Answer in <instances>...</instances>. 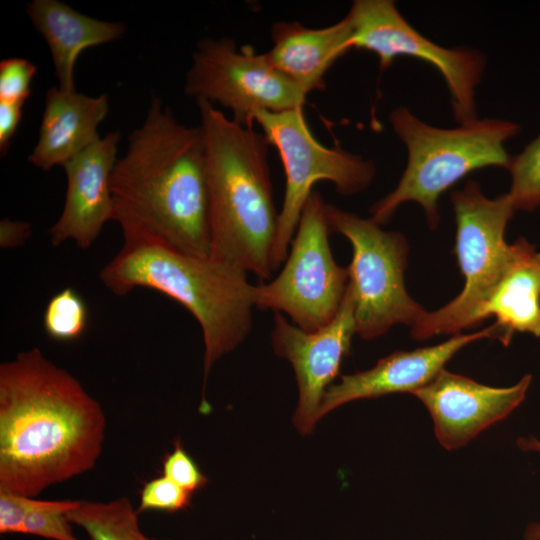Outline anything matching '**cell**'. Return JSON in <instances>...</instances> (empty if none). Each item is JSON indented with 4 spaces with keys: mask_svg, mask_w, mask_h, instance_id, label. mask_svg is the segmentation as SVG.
I'll return each instance as SVG.
<instances>
[{
    "mask_svg": "<svg viewBox=\"0 0 540 540\" xmlns=\"http://www.w3.org/2000/svg\"><path fill=\"white\" fill-rule=\"evenodd\" d=\"M105 429L100 403L38 347L0 365V491L35 497L91 470Z\"/></svg>",
    "mask_w": 540,
    "mask_h": 540,
    "instance_id": "cell-1",
    "label": "cell"
},
{
    "mask_svg": "<svg viewBox=\"0 0 540 540\" xmlns=\"http://www.w3.org/2000/svg\"><path fill=\"white\" fill-rule=\"evenodd\" d=\"M114 221L187 254L210 257L209 197L200 126L178 122L152 97L111 176Z\"/></svg>",
    "mask_w": 540,
    "mask_h": 540,
    "instance_id": "cell-2",
    "label": "cell"
},
{
    "mask_svg": "<svg viewBox=\"0 0 540 540\" xmlns=\"http://www.w3.org/2000/svg\"><path fill=\"white\" fill-rule=\"evenodd\" d=\"M205 148L210 258L261 281L271 278L278 216L269 142L253 125L196 101Z\"/></svg>",
    "mask_w": 540,
    "mask_h": 540,
    "instance_id": "cell-3",
    "label": "cell"
},
{
    "mask_svg": "<svg viewBox=\"0 0 540 540\" xmlns=\"http://www.w3.org/2000/svg\"><path fill=\"white\" fill-rule=\"evenodd\" d=\"M123 245L100 272L116 295L137 287L156 290L188 310L204 342V386L218 359L238 347L252 329L254 288L247 273L179 251L164 243L123 234Z\"/></svg>",
    "mask_w": 540,
    "mask_h": 540,
    "instance_id": "cell-4",
    "label": "cell"
},
{
    "mask_svg": "<svg viewBox=\"0 0 540 540\" xmlns=\"http://www.w3.org/2000/svg\"><path fill=\"white\" fill-rule=\"evenodd\" d=\"M389 121L406 147L407 164L395 189L372 206L371 218L383 225L401 204L414 201L423 208L432 229L439 223L440 195L474 170L507 168L511 157L505 143L520 130L517 123L496 118L438 128L406 107L395 108Z\"/></svg>",
    "mask_w": 540,
    "mask_h": 540,
    "instance_id": "cell-5",
    "label": "cell"
},
{
    "mask_svg": "<svg viewBox=\"0 0 540 540\" xmlns=\"http://www.w3.org/2000/svg\"><path fill=\"white\" fill-rule=\"evenodd\" d=\"M456 220V255L464 277L462 292L444 307L427 312L412 326L422 340L438 334H459L479 324V312L507 265L510 245L506 226L515 208L506 193L487 198L475 181L452 193Z\"/></svg>",
    "mask_w": 540,
    "mask_h": 540,
    "instance_id": "cell-6",
    "label": "cell"
},
{
    "mask_svg": "<svg viewBox=\"0 0 540 540\" xmlns=\"http://www.w3.org/2000/svg\"><path fill=\"white\" fill-rule=\"evenodd\" d=\"M271 146L280 156L285 174V192L278 216L273 250L274 271L284 263L296 232L302 210L320 181L332 183L341 195L365 190L373 181L376 168L371 160L340 147H326L313 135L303 107L254 115Z\"/></svg>",
    "mask_w": 540,
    "mask_h": 540,
    "instance_id": "cell-7",
    "label": "cell"
},
{
    "mask_svg": "<svg viewBox=\"0 0 540 540\" xmlns=\"http://www.w3.org/2000/svg\"><path fill=\"white\" fill-rule=\"evenodd\" d=\"M331 232L352 246L349 286L354 297L356 334L365 340L385 334L396 324L413 326L425 313L406 291L404 271L408 244L399 232L380 228L372 218L326 203Z\"/></svg>",
    "mask_w": 540,
    "mask_h": 540,
    "instance_id": "cell-8",
    "label": "cell"
},
{
    "mask_svg": "<svg viewBox=\"0 0 540 540\" xmlns=\"http://www.w3.org/2000/svg\"><path fill=\"white\" fill-rule=\"evenodd\" d=\"M326 203L313 191L307 200L279 274L254 288V306L286 314L306 332L328 325L338 313L349 283L329 243Z\"/></svg>",
    "mask_w": 540,
    "mask_h": 540,
    "instance_id": "cell-9",
    "label": "cell"
},
{
    "mask_svg": "<svg viewBox=\"0 0 540 540\" xmlns=\"http://www.w3.org/2000/svg\"><path fill=\"white\" fill-rule=\"evenodd\" d=\"M184 92L196 101L229 109L232 119L242 125H252L258 112L303 107L307 97L269 63L265 53L250 46L238 48L229 37L198 42Z\"/></svg>",
    "mask_w": 540,
    "mask_h": 540,
    "instance_id": "cell-10",
    "label": "cell"
},
{
    "mask_svg": "<svg viewBox=\"0 0 540 540\" xmlns=\"http://www.w3.org/2000/svg\"><path fill=\"white\" fill-rule=\"evenodd\" d=\"M346 16L352 26V49L375 53L381 71L404 55L431 64L446 82L455 120L463 125L477 119L475 89L484 70L480 53L429 40L408 23L392 0H355Z\"/></svg>",
    "mask_w": 540,
    "mask_h": 540,
    "instance_id": "cell-11",
    "label": "cell"
},
{
    "mask_svg": "<svg viewBox=\"0 0 540 540\" xmlns=\"http://www.w3.org/2000/svg\"><path fill=\"white\" fill-rule=\"evenodd\" d=\"M354 297L347 286L341 307L325 327L306 332L281 313L274 314L271 340L274 352L288 360L295 373L299 398L293 423L310 434L318 422L323 397L339 373L356 334Z\"/></svg>",
    "mask_w": 540,
    "mask_h": 540,
    "instance_id": "cell-12",
    "label": "cell"
},
{
    "mask_svg": "<svg viewBox=\"0 0 540 540\" xmlns=\"http://www.w3.org/2000/svg\"><path fill=\"white\" fill-rule=\"evenodd\" d=\"M530 383L531 375H525L513 386L491 387L442 369L411 394L428 409L439 443L453 450L506 418L525 399Z\"/></svg>",
    "mask_w": 540,
    "mask_h": 540,
    "instance_id": "cell-13",
    "label": "cell"
},
{
    "mask_svg": "<svg viewBox=\"0 0 540 540\" xmlns=\"http://www.w3.org/2000/svg\"><path fill=\"white\" fill-rule=\"evenodd\" d=\"M120 139L119 131H111L62 166L67 187L63 210L48 230L53 246L73 241L87 249L114 220L111 176Z\"/></svg>",
    "mask_w": 540,
    "mask_h": 540,
    "instance_id": "cell-14",
    "label": "cell"
},
{
    "mask_svg": "<svg viewBox=\"0 0 540 540\" xmlns=\"http://www.w3.org/2000/svg\"><path fill=\"white\" fill-rule=\"evenodd\" d=\"M482 338H499L493 324L472 334H455L449 340L412 351H396L372 368L343 375L326 391L319 418L348 402L413 391L425 386L444 369V365L463 347Z\"/></svg>",
    "mask_w": 540,
    "mask_h": 540,
    "instance_id": "cell-15",
    "label": "cell"
},
{
    "mask_svg": "<svg viewBox=\"0 0 540 540\" xmlns=\"http://www.w3.org/2000/svg\"><path fill=\"white\" fill-rule=\"evenodd\" d=\"M269 63L306 95L326 88L325 75L337 59L352 49L347 16L338 22L309 28L298 21H278L270 29Z\"/></svg>",
    "mask_w": 540,
    "mask_h": 540,
    "instance_id": "cell-16",
    "label": "cell"
},
{
    "mask_svg": "<svg viewBox=\"0 0 540 540\" xmlns=\"http://www.w3.org/2000/svg\"><path fill=\"white\" fill-rule=\"evenodd\" d=\"M108 112L107 94L94 97L58 86L49 88L39 138L28 161L43 171L63 166L100 138L97 130Z\"/></svg>",
    "mask_w": 540,
    "mask_h": 540,
    "instance_id": "cell-17",
    "label": "cell"
},
{
    "mask_svg": "<svg viewBox=\"0 0 540 540\" xmlns=\"http://www.w3.org/2000/svg\"><path fill=\"white\" fill-rule=\"evenodd\" d=\"M25 12L49 47L58 87L64 91L76 90L75 66L85 49L118 40L126 31L121 22L87 16L58 0H32Z\"/></svg>",
    "mask_w": 540,
    "mask_h": 540,
    "instance_id": "cell-18",
    "label": "cell"
},
{
    "mask_svg": "<svg viewBox=\"0 0 540 540\" xmlns=\"http://www.w3.org/2000/svg\"><path fill=\"white\" fill-rule=\"evenodd\" d=\"M495 316L499 341L515 332L540 337V252L520 237L510 245L507 265L479 312V322Z\"/></svg>",
    "mask_w": 540,
    "mask_h": 540,
    "instance_id": "cell-19",
    "label": "cell"
},
{
    "mask_svg": "<svg viewBox=\"0 0 540 540\" xmlns=\"http://www.w3.org/2000/svg\"><path fill=\"white\" fill-rule=\"evenodd\" d=\"M137 514L128 497H119L109 502L79 500L66 517L91 540H148L140 530Z\"/></svg>",
    "mask_w": 540,
    "mask_h": 540,
    "instance_id": "cell-20",
    "label": "cell"
},
{
    "mask_svg": "<svg viewBox=\"0 0 540 540\" xmlns=\"http://www.w3.org/2000/svg\"><path fill=\"white\" fill-rule=\"evenodd\" d=\"M87 325L86 302L73 288L60 290L48 301L43 314V327L50 339L58 342L77 340Z\"/></svg>",
    "mask_w": 540,
    "mask_h": 540,
    "instance_id": "cell-21",
    "label": "cell"
},
{
    "mask_svg": "<svg viewBox=\"0 0 540 540\" xmlns=\"http://www.w3.org/2000/svg\"><path fill=\"white\" fill-rule=\"evenodd\" d=\"M507 169L511 175L507 194L515 210L540 207V134L522 152L511 157Z\"/></svg>",
    "mask_w": 540,
    "mask_h": 540,
    "instance_id": "cell-22",
    "label": "cell"
},
{
    "mask_svg": "<svg viewBox=\"0 0 540 540\" xmlns=\"http://www.w3.org/2000/svg\"><path fill=\"white\" fill-rule=\"evenodd\" d=\"M79 500H47L31 511L23 524L22 534L36 535L52 540H81L72 531L66 512L78 505Z\"/></svg>",
    "mask_w": 540,
    "mask_h": 540,
    "instance_id": "cell-23",
    "label": "cell"
},
{
    "mask_svg": "<svg viewBox=\"0 0 540 540\" xmlns=\"http://www.w3.org/2000/svg\"><path fill=\"white\" fill-rule=\"evenodd\" d=\"M191 495L167 477H157L143 486L137 512L146 510L177 512L189 506Z\"/></svg>",
    "mask_w": 540,
    "mask_h": 540,
    "instance_id": "cell-24",
    "label": "cell"
},
{
    "mask_svg": "<svg viewBox=\"0 0 540 540\" xmlns=\"http://www.w3.org/2000/svg\"><path fill=\"white\" fill-rule=\"evenodd\" d=\"M37 67L24 58H7L0 62V102H23L31 93V81Z\"/></svg>",
    "mask_w": 540,
    "mask_h": 540,
    "instance_id": "cell-25",
    "label": "cell"
},
{
    "mask_svg": "<svg viewBox=\"0 0 540 540\" xmlns=\"http://www.w3.org/2000/svg\"><path fill=\"white\" fill-rule=\"evenodd\" d=\"M162 466L163 476L190 494L203 488L208 482L207 477L185 451L179 440L175 442L173 451L163 459Z\"/></svg>",
    "mask_w": 540,
    "mask_h": 540,
    "instance_id": "cell-26",
    "label": "cell"
},
{
    "mask_svg": "<svg viewBox=\"0 0 540 540\" xmlns=\"http://www.w3.org/2000/svg\"><path fill=\"white\" fill-rule=\"evenodd\" d=\"M47 500L0 491V533H21L27 515Z\"/></svg>",
    "mask_w": 540,
    "mask_h": 540,
    "instance_id": "cell-27",
    "label": "cell"
},
{
    "mask_svg": "<svg viewBox=\"0 0 540 540\" xmlns=\"http://www.w3.org/2000/svg\"><path fill=\"white\" fill-rule=\"evenodd\" d=\"M23 102H0V155L5 157L22 118Z\"/></svg>",
    "mask_w": 540,
    "mask_h": 540,
    "instance_id": "cell-28",
    "label": "cell"
},
{
    "mask_svg": "<svg viewBox=\"0 0 540 540\" xmlns=\"http://www.w3.org/2000/svg\"><path fill=\"white\" fill-rule=\"evenodd\" d=\"M31 232L29 222L4 218L0 221V246L4 249L22 246Z\"/></svg>",
    "mask_w": 540,
    "mask_h": 540,
    "instance_id": "cell-29",
    "label": "cell"
},
{
    "mask_svg": "<svg viewBox=\"0 0 540 540\" xmlns=\"http://www.w3.org/2000/svg\"><path fill=\"white\" fill-rule=\"evenodd\" d=\"M517 444L521 450L540 452V440L535 437L518 438ZM526 539H540V522L534 523L528 527Z\"/></svg>",
    "mask_w": 540,
    "mask_h": 540,
    "instance_id": "cell-30",
    "label": "cell"
},
{
    "mask_svg": "<svg viewBox=\"0 0 540 540\" xmlns=\"http://www.w3.org/2000/svg\"><path fill=\"white\" fill-rule=\"evenodd\" d=\"M148 540H161V539H153V538H149ZM165 540V539H164Z\"/></svg>",
    "mask_w": 540,
    "mask_h": 540,
    "instance_id": "cell-31",
    "label": "cell"
},
{
    "mask_svg": "<svg viewBox=\"0 0 540 540\" xmlns=\"http://www.w3.org/2000/svg\"><path fill=\"white\" fill-rule=\"evenodd\" d=\"M532 540H540V539H532Z\"/></svg>",
    "mask_w": 540,
    "mask_h": 540,
    "instance_id": "cell-32",
    "label": "cell"
}]
</instances>
